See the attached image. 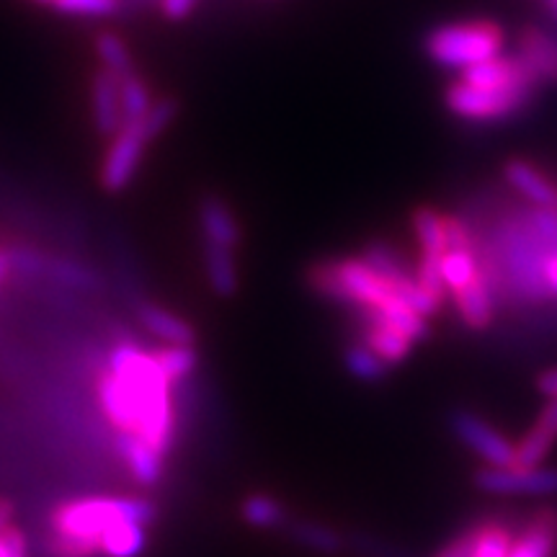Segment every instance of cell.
<instances>
[{"label":"cell","instance_id":"6da1fadb","mask_svg":"<svg viewBox=\"0 0 557 557\" xmlns=\"http://www.w3.org/2000/svg\"><path fill=\"white\" fill-rule=\"evenodd\" d=\"M96 400L114 434H129L169 457L178 434L173 385L152 351L120 338L96 372Z\"/></svg>","mask_w":557,"mask_h":557},{"label":"cell","instance_id":"7a4b0ae2","mask_svg":"<svg viewBox=\"0 0 557 557\" xmlns=\"http://www.w3.org/2000/svg\"><path fill=\"white\" fill-rule=\"evenodd\" d=\"M122 519L150 527L158 519V504L150 496H78L60 500L47 517L41 549L47 557H101L103 534Z\"/></svg>","mask_w":557,"mask_h":557},{"label":"cell","instance_id":"3957f363","mask_svg":"<svg viewBox=\"0 0 557 557\" xmlns=\"http://www.w3.org/2000/svg\"><path fill=\"white\" fill-rule=\"evenodd\" d=\"M310 287L344 305H359L369 315H387L403 299L364 259L323 261L310 269Z\"/></svg>","mask_w":557,"mask_h":557},{"label":"cell","instance_id":"277c9868","mask_svg":"<svg viewBox=\"0 0 557 557\" xmlns=\"http://www.w3.org/2000/svg\"><path fill=\"white\" fill-rule=\"evenodd\" d=\"M423 50L436 65L451 70H468L480 62L498 58L504 50V32L493 21H462L444 24L429 32Z\"/></svg>","mask_w":557,"mask_h":557},{"label":"cell","instance_id":"5b68a950","mask_svg":"<svg viewBox=\"0 0 557 557\" xmlns=\"http://www.w3.org/2000/svg\"><path fill=\"white\" fill-rule=\"evenodd\" d=\"M532 101L529 96L500 94V90H485L457 81L444 94V103L451 114L468 122H498L508 120Z\"/></svg>","mask_w":557,"mask_h":557},{"label":"cell","instance_id":"8992f818","mask_svg":"<svg viewBox=\"0 0 557 557\" xmlns=\"http://www.w3.org/2000/svg\"><path fill=\"white\" fill-rule=\"evenodd\" d=\"M148 137L139 132L137 124H124V127L111 137V145L103 156L99 181L103 191L122 194L137 176L139 163H143L145 150H148Z\"/></svg>","mask_w":557,"mask_h":557},{"label":"cell","instance_id":"52a82bcc","mask_svg":"<svg viewBox=\"0 0 557 557\" xmlns=\"http://www.w3.org/2000/svg\"><path fill=\"white\" fill-rule=\"evenodd\" d=\"M449 426L465 447L475 451L480 459H485L487 468H511V465H517V447L498 429H493L491 423H485L483 418L470 413V410H455L449 418Z\"/></svg>","mask_w":557,"mask_h":557},{"label":"cell","instance_id":"ba28073f","mask_svg":"<svg viewBox=\"0 0 557 557\" xmlns=\"http://www.w3.org/2000/svg\"><path fill=\"white\" fill-rule=\"evenodd\" d=\"M475 487L491 496H555L557 470L549 468H483L475 475Z\"/></svg>","mask_w":557,"mask_h":557},{"label":"cell","instance_id":"9c48e42d","mask_svg":"<svg viewBox=\"0 0 557 557\" xmlns=\"http://www.w3.org/2000/svg\"><path fill=\"white\" fill-rule=\"evenodd\" d=\"M459 81L475 88L500 90V94H519V96H529V99H532L534 88H537L540 83L519 54H513V58H504V54H498V58L480 62V65H472L468 70H462Z\"/></svg>","mask_w":557,"mask_h":557},{"label":"cell","instance_id":"30bf717a","mask_svg":"<svg viewBox=\"0 0 557 557\" xmlns=\"http://www.w3.org/2000/svg\"><path fill=\"white\" fill-rule=\"evenodd\" d=\"M111 447H114V455L120 457L124 472H127L139 487L160 485V480L165 475V459L169 457L158 455L156 449L129 434L111 436Z\"/></svg>","mask_w":557,"mask_h":557},{"label":"cell","instance_id":"8fae6325","mask_svg":"<svg viewBox=\"0 0 557 557\" xmlns=\"http://www.w3.org/2000/svg\"><path fill=\"white\" fill-rule=\"evenodd\" d=\"M197 220L201 243H205V246L238 250L243 243V227L225 199L207 194L197 209Z\"/></svg>","mask_w":557,"mask_h":557},{"label":"cell","instance_id":"7c38bea8","mask_svg":"<svg viewBox=\"0 0 557 557\" xmlns=\"http://www.w3.org/2000/svg\"><path fill=\"white\" fill-rule=\"evenodd\" d=\"M139 329L148 331L160 344H197V329L178 312L158 302H139L135 310Z\"/></svg>","mask_w":557,"mask_h":557},{"label":"cell","instance_id":"4fadbf2b","mask_svg":"<svg viewBox=\"0 0 557 557\" xmlns=\"http://www.w3.org/2000/svg\"><path fill=\"white\" fill-rule=\"evenodd\" d=\"M90 114H94L96 129L107 137H114L124 127L120 78L109 75L107 70H99L94 75V86H90Z\"/></svg>","mask_w":557,"mask_h":557},{"label":"cell","instance_id":"5bb4252c","mask_svg":"<svg viewBox=\"0 0 557 557\" xmlns=\"http://www.w3.org/2000/svg\"><path fill=\"white\" fill-rule=\"evenodd\" d=\"M519 58L532 70L540 83H557V37L540 29V26H524L519 34Z\"/></svg>","mask_w":557,"mask_h":557},{"label":"cell","instance_id":"9a60e30c","mask_svg":"<svg viewBox=\"0 0 557 557\" xmlns=\"http://www.w3.org/2000/svg\"><path fill=\"white\" fill-rule=\"evenodd\" d=\"M504 178L513 191H519L529 205L557 209V186L529 160L513 158L504 165Z\"/></svg>","mask_w":557,"mask_h":557},{"label":"cell","instance_id":"2e32d148","mask_svg":"<svg viewBox=\"0 0 557 557\" xmlns=\"http://www.w3.org/2000/svg\"><path fill=\"white\" fill-rule=\"evenodd\" d=\"M557 442V400H547V406L542 408L529 434L521 438L517 447V465L519 468H542L549 449L555 447Z\"/></svg>","mask_w":557,"mask_h":557},{"label":"cell","instance_id":"e0dca14e","mask_svg":"<svg viewBox=\"0 0 557 557\" xmlns=\"http://www.w3.org/2000/svg\"><path fill=\"white\" fill-rule=\"evenodd\" d=\"M557 545V511L545 508L529 521L508 557H549Z\"/></svg>","mask_w":557,"mask_h":557},{"label":"cell","instance_id":"ac0fdd59","mask_svg":"<svg viewBox=\"0 0 557 557\" xmlns=\"http://www.w3.org/2000/svg\"><path fill=\"white\" fill-rule=\"evenodd\" d=\"M201 261H205L207 284L214 295L227 299L238 292L240 274H238V261H235V250L205 246V243H201Z\"/></svg>","mask_w":557,"mask_h":557},{"label":"cell","instance_id":"d6986e66","mask_svg":"<svg viewBox=\"0 0 557 557\" xmlns=\"http://www.w3.org/2000/svg\"><path fill=\"white\" fill-rule=\"evenodd\" d=\"M145 549H148V527L135 519L116 521L101 540V557H143Z\"/></svg>","mask_w":557,"mask_h":557},{"label":"cell","instance_id":"ffe728a7","mask_svg":"<svg viewBox=\"0 0 557 557\" xmlns=\"http://www.w3.org/2000/svg\"><path fill=\"white\" fill-rule=\"evenodd\" d=\"M455 299H457L459 315H462V320L472 331H485L487 325L493 323V299L496 297H493V292L487 287L483 274H480L470 287L457 292Z\"/></svg>","mask_w":557,"mask_h":557},{"label":"cell","instance_id":"44dd1931","mask_svg":"<svg viewBox=\"0 0 557 557\" xmlns=\"http://www.w3.org/2000/svg\"><path fill=\"white\" fill-rule=\"evenodd\" d=\"M416 238L421 243V261L442 263L444 250H447V218L436 214L434 209H416L413 212Z\"/></svg>","mask_w":557,"mask_h":557},{"label":"cell","instance_id":"7402d4cb","mask_svg":"<svg viewBox=\"0 0 557 557\" xmlns=\"http://www.w3.org/2000/svg\"><path fill=\"white\" fill-rule=\"evenodd\" d=\"M367 346L372 348L377 357L385 359L387 364H398V361H403L410 354L413 341L403 336L400 331H395L393 325L385 323L382 318L372 315L367 325Z\"/></svg>","mask_w":557,"mask_h":557},{"label":"cell","instance_id":"603a6c76","mask_svg":"<svg viewBox=\"0 0 557 557\" xmlns=\"http://www.w3.org/2000/svg\"><path fill=\"white\" fill-rule=\"evenodd\" d=\"M152 357L173 387L189 380L199 367V351L194 344H160Z\"/></svg>","mask_w":557,"mask_h":557},{"label":"cell","instance_id":"cb8c5ba5","mask_svg":"<svg viewBox=\"0 0 557 557\" xmlns=\"http://www.w3.org/2000/svg\"><path fill=\"white\" fill-rule=\"evenodd\" d=\"M240 519L253 529H276L289 521L284 504L269 493H250L240 504Z\"/></svg>","mask_w":557,"mask_h":557},{"label":"cell","instance_id":"d4e9b609","mask_svg":"<svg viewBox=\"0 0 557 557\" xmlns=\"http://www.w3.org/2000/svg\"><path fill=\"white\" fill-rule=\"evenodd\" d=\"M289 537L305 549L320 555H336L344 549V537L336 529L320 524V521H289Z\"/></svg>","mask_w":557,"mask_h":557},{"label":"cell","instance_id":"484cf974","mask_svg":"<svg viewBox=\"0 0 557 557\" xmlns=\"http://www.w3.org/2000/svg\"><path fill=\"white\" fill-rule=\"evenodd\" d=\"M96 58L101 62V70H107L114 78H127V75L137 73L135 70V58H132L129 47L124 45V39L114 32H101L96 37Z\"/></svg>","mask_w":557,"mask_h":557},{"label":"cell","instance_id":"4316f807","mask_svg":"<svg viewBox=\"0 0 557 557\" xmlns=\"http://www.w3.org/2000/svg\"><path fill=\"white\" fill-rule=\"evenodd\" d=\"M344 361L348 372H351V377H357L361 382H380L387 377V361L377 357L367 344L348 346Z\"/></svg>","mask_w":557,"mask_h":557},{"label":"cell","instance_id":"83f0119b","mask_svg":"<svg viewBox=\"0 0 557 557\" xmlns=\"http://www.w3.org/2000/svg\"><path fill=\"white\" fill-rule=\"evenodd\" d=\"M120 96H122V111H124V124L139 122L145 114H148L152 107V94L148 83L139 78L137 73L127 75V78H120Z\"/></svg>","mask_w":557,"mask_h":557},{"label":"cell","instance_id":"f1b7e54d","mask_svg":"<svg viewBox=\"0 0 557 557\" xmlns=\"http://www.w3.org/2000/svg\"><path fill=\"white\" fill-rule=\"evenodd\" d=\"M513 547L511 529L498 524V521H483L478 524L475 557H508Z\"/></svg>","mask_w":557,"mask_h":557},{"label":"cell","instance_id":"f546056e","mask_svg":"<svg viewBox=\"0 0 557 557\" xmlns=\"http://www.w3.org/2000/svg\"><path fill=\"white\" fill-rule=\"evenodd\" d=\"M176 114H178L176 99H160V101H152L150 111L143 116V120L132 122V124H137L139 132L148 137V143H152V139H158L165 129L171 127L173 120H176Z\"/></svg>","mask_w":557,"mask_h":557},{"label":"cell","instance_id":"4dcf8cb0","mask_svg":"<svg viewBox=\"0 0 557 557\" xmlns=\"http://www.w3.org/2000/svg\"><path fill=\"white\" fill-rule=\"evenodd\" d=\"M52 9L67 16L107 18L120 13V0H54Z\"/></svg>","mask_w":557,"mask_h":557},{"label":"cell","instance_id":"1f68e13d","mask_svg":"<svg viewBox=\"0 0 557 557\" xmlns=\"http://www.w3.org/2000/svg\"><path fill=\"white\" fill-rule=\"evenodd\" d=\"M475 542H478V524L451 540L449 545H444L434 557H475Z\"/></svg>","mask_w":557,"mask_h":557},{"label":"cell","instance_id":"d6a6232c","mask_svg":"<svg viewBox=\"0 0 557 557\" xmlns=\"http://www.w3.org/2000/svg\"><path fill=\"white\" fill-rule=\"evenodd\" d=\"M160 13L169 21H184L189 18L194 9L199 5V0H156Z\"/></svg>","mask_w":557,"mask_h":557},{"label":"cell","instance_id":"836d02e7","mask_svg":"<svg viewBox=\"0 0 557 557\" xmlns=\"http://www.w3.org/2000/svg\"><path fill=\"white\" fill-rule=\"evenodd\" d=\"M537 389L547 400H557V369H547L537 377Z\"/></svg>","mask_w":557,"mask_h":557},{"label":"cell","instance_id":"e575fe53","mask_svg":"<svg viewBox=\"0 0 557 557\" xmlns=\"http://www.w3.org/2000/svg\"><path fill=\"white\" fill-rule=\"evenodd\" d=\"M545 284H547V295L549 297H557V253H553V259L547 261Z\"/></svg>","mask_w":557,"mask_h":557},{"label":"cell","instance_id":"d590c367","mask_svg":"<svg viewBox=\"0 0 557 557\" xmlns=\"http://www.w3.org/2000/svg\"><path fill=\"white\" fill-rule=\"evenodd\" d=\"M11 274H13V263H11L9 248H0V292H3L5 282H9Z\"/></svg>","mask_w":557,"mask_h":557},{"label":"cell","instance_id":"8d00e7d4","mask_svg":"<svg viewBox=\"0 0 557 557\" xmlns=\"http://www.w3.org/2000/svg\"><path fill=\"white\" fill-rule=\"evenodd\" d=\"M13 513H16V508H13L11 500L0 498V529H5L9 524H13Z\"/></svg>","mask_w":557,"mask_h":557},{"label":"cell","instance_id":"74e56055","mask_svg":"<svg viewBox=\"0 0 557 557\" xmlns=\"http://www.w3.org/2000/svg\"><path fill=\"white\" fill-rule=\"evenodd\" d=\"M549 9H553V13H555V18H557V0H549Z\"/></svg>","mask_w":557,"mask_h":557}]
</instances>
